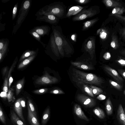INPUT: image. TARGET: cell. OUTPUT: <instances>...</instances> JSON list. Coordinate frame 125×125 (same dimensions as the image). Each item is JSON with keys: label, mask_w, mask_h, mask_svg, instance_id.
I'll return each mask as SVG.
<instances>
[{"label": "cell", "mask_w": 125, "mask_h": 125, "mask_svg": "<svg viewBox=\"0 0 125 125\" xmlns=\"http://www.w3.org/2000/svg\"><path fill=\"white\" fill-rule=\"evenodd\" d=\"M72 80L76 83L79 84L94 85L101 86L104 82L101 78L96 75L83 72L73 68L72 70Z\"/></svg>", "instance_id": "1"}, {"label": "cell", "mask_w": 125, "mask_h": 125, "mask_svg": "<svg viewBox=\"0 0 125 125\" xmlns=\"http://www.w3.org/2000/svg\"><path fill=\"white\" fill-rule=\"evenodd\" d=\"M9 42L1 50H0V61H1L8 50Z\"/></svg>", "instance_id": "30"}, {"label": "cell", "mask_w": 125, "mask_h": 125, "mask_svg": "<svg viewBox=\"0 0 125 125\" xmlns=\"http://www.w3.org/2000/svg\"><path fill=\"white\" fill-rule=\"evenodd\" d=\"M45 48L50 49L53 53L56 56H59V52L58 48L55 42L53 32L50 35V38L48 44Z\"/></svg>", "instance_id": "10"}, {"label": "cell", "mask_w": 125, "mask_h": 125, "mask_svg": "<svg viewBox=\"0 0 125 125\" xmlns=\"http://www.w3.org/2000/svg\"><path fill=\"white\" fill-rule=\"evenodd\" d=\"M83 88L84 92L91 97H94L92 89L87 85L86 84H83Z\"/></svg>", "instance_id": "29"}, {"label": "cell", "mask_w": 125, "mask_h": 125, "mask_svg": "<svg viewBox=\"0 0 125 125\" xmlns=\"http://www.w3.org/2000/svg\"><path fill=\"white\" fill-rule=\"evenodd\" d=\"M94 113L98 118L101 119H103L105 117V115L104 111L99 107H96L93 110Z\"/></svg>", "instance_id": "23"}, {"label": "cell", "mask_w": 125, "mask_h": 125, "mask_svg": "<svg viewBox=\"0 0 125 125\" xmlns=\"http://www.w3.org/2000/svg\"><path fill=\"white\" fill-rule=\"evenodd\" d=\"M13 92V90L12 88H10L8 91L7 98L8 101L9 102H11L14 99V97Z\"/></svg>", "instance_id": "31"}, {"label": "cell", "mask_w": 125, "mask_h": 125, "mask_svg": "<svg viewBox=\"0 0 125 125\" xmlns=\"http://www.w3.org/2000/svg\"><path fill=\"white\" fill-rule=\"evenodd\" d=\"M103 57L105 60H108L110 59L111 58V55L110 53L107 52L104 54Z\"/></svg>", "instance_id": "41"}, {"label": "cell", "mask_w": 125, "mask_h": 125, "mask_svg": "<svg viewBox=\"0 0 125 125\" xmlns=\"http://www.w3.org/2000/svg\"><path fill=\"white\" fill-rule=\"evenodd\" d=\"M111 47L113 48H114L115 47V42L114 41H112L111 42Z\"/></svg>", "instance_id": "50"}, {"label": "cell", "mask_w": 125, "mask_h": 125, "mask_svg": "<svg viewBox=\"0 0 125 125\" xmlns=\"http://www.w3.org/2000/svg\"><path fill=\"white\" fill-rule=\"evenodd\" d=\"M28 119L31 125H40L37 118V117L30 110L28 105Z\"/></svg>", "instance_id": "18"}, {"label": "cell", "mask_w": 125, "mask_h": 125, "mask_svg": "<svg viewBox=\"0 0 125 125\" xmlns=\"http://www.w3.org/2000/svg\"><path fill=\"white\" fill-rule=\"evenodd\" d=\"M38 12L53 15L58 18H61L63 15L64 10L60 4L54 2L45 6L40 9Z\"/></svg>", "instance_id": "3"}, {"label": "cell", "mask_w": 125, "mask_h": 125, "mask_svg": "<svg viewBox=\"0 0 125 125\" xmlns=\"http://www.w3.org/2000/svg\"><path fill=\"white\" fill-rule=\"evenodd\" d=\"M104 68V70L108 74L118 82L121 83L124 81L123 78L115 69L107 65H105Z\"/></svg>", "instance_id": "11"}, {"label": "cell", "mask_w": 125, "mask_h": 125, "mask_svg": "<svg viewBox=\"0 0 125 125\" xmlns=\"http://www.w3.org/2000/svg\"><path fill=\"white\" fill-rule=\"evenodd\" d=\"M50 115V111L49 108H46L44 112L42 118V125H45L48 120Z\"/></svg>", "instance_id": "22"}, {"label": "cell", "mask_w": 125, "mask_h": 125, "mask_svg": "<svg viewBox=\"0 0 125 125\" xmlns=\"http://www.w3.org/2000/svg\"><path fill=\"white\" fill-rule=\"evenodd\" d=\"M98 19L96 18L88 21L83 23V26L82 30L83 31L86 30L93 26L98 21Z\"/></svg>", "instance_id": "21"}, {"label": "cell", "mask_w": 125, "mask_h": 125, "mask_svg": "<svg viewBox=\"0 0 125 125\" xmlns=\"http://www.w3.org/2000/svg\"><path fill=\"white\" fill-rule=\"evenodd\" d=\"M9 41L7 39L2 38L0 40V50H2Z\"/></svg>", "instance_id": "34"}, {"label": "cell", "mask_w": 125, "mask_h": 125, "mask_svg": "<svg viewBox=\"0 0 125 125\" xmlns=\"http://www.w3.org/2000/svg\"><path fill=\"white\" fill-rule=\"evenodd\" d=\"M50 93L55 94H63L64 93L62 90L59 89H54L51 91Z\"/></svg>", "instance_id": "38"}, {"label": "cell", "mask_w": 125, "mask_h": 125, "mask_svg": "<svg viewBox=\"0 0 125 125\" xmlns=\"http://www.w3.org/2000/svg\"><path fill=\"white\" fill-rule=\"evenodd\" d=\"M24 82V79L23 78L17 84L16 89V94L17 95H18L21 91L23 86Z\"/></svg>", "instance_id": "28"}, {"label": "cell", "mask_w": 125, "mask_h": 125, "mask_svg": "<svg viewBox=\"0 0 125 125\" xmlns=\"http://www.w3.org/2000/svg\"><path fill=\"white\" fill-rule=\"evenodd\" d=\"M124 94L125 95V90L124 91Z\"/></svg>", "instance_id": "53"}, {"label": "cell", "mask_w": 125, "mask_h": 125, "mask_svg": "<svg viewBox=\"0 0 125 125\" xmlns=\"http://www.w3.org/2000/svg\"><path fill=\"white\" fill-rule=\"evenodd\" d=\"M28 105L29 106L31 110L36 116L37 117L36 112L35 108L31 100L30 99H28Z\"/></svg>", "instance_id": "32"}, {"label": "cell", "mask_w": 125, "mask_h": 125, "mask_svg": "<svg viewBox=\"0 0 125 125\" xmlns=\"http://www.w3.org/2000/svg\"><path fill=\"white\" fill-rule=\"evenodd\" d=\"M0 96L1 97H7V93L4 92H1L0 94Z\"/></svg>", "instance_id": "47"}, {"label": "cell", "mask_w": 125, "mask_h": 125, "mask_svg": "<svg viewBox=\"0 0 125 125\" xmlns=\"http://www.w3.org/2000/svg\"><path fill=\"white\" fill-rule=\"evenodd\" d=\"M10 116L11 120L17 125H26L20 119L13 110L10 111Z\"/></svg>", "instance_id": "19"}, {"label": "cell", "mask_w": 125, "mask_h": 125, "mask_svg": "<svg viewBox=\"0 0 125 125\" xmlns=\"http://www.w3.org/2000/svg\"><path fill=\"white\" fill-rule=\"evenodd\" d=\"M76 35L75 34H74L72 35L71 36V38L72 39L74 42L76 41Z\"/></svg>", "instance_id": "48"}, {"label": "cell", "mask_w": 125, "mask_h": 125, "mask_svg": "<svg viewBox=\"0 0 125 125\" xmlns=\"http://www.w3.org/2000/svg\"><path fill=\"white\" fill-rule=\"evenodd\" d=\"M36 20L41 21L48 23L53 25H56L58 23V19L55 16L51 14L37 12L35 14Z\"/></svg>", "instance_id": "6"}, {"label": "cell", "mask_w": 125, "mask_h": 125, "mask_svg": "<svg viewBox=\"0 0 125 125\" xmlns=\"http://www.w3.org/2000/svg\"><path fill=\"white\" fill-rule=\"evenodd\" d=\"M21 98H19L16 101L14 105V108L19 117L25 123L26 122L22 114V106L21 103Z\"/></svg>", "instance_id": "14"}, {"label": "cell", "mask_w": 125, "mask_h": 125, "mask_svg": "<svg viewBox=\"0 0 125 125\" xmlns=\"http://www.w3.org/2000/svg\"></svg>", "instance_id": "54"}, {"label": "cell", "mask_w": 125, "mask_h": 125, "mask_svg": "<svg viewBox=\"0 0 125 125\" xmlns=\"http://www.w3.org/2000/svg\"><path fill=\"white\" fill-rule=\"evenodd\" d=\"M9 81L8 79L6 78H5L4 80L3 86V92L7 93L8 91V83Z\"/></svg>", "instance_id": "37"}, {"label": "cell", "mask_w": 125, "mask_h": 125, "mask_svg": "<svg viewBox=\"0 0 125 125\" xmlns=\"http://www.w3.org/2000/svg\"><path fill=\"white\" fill-rule=\"evenodd\" d=\"M86 84L92 89L93 93L95 95H99L103 93V90L100 88L92 85Z\"/></svg>", "instance_id": "27"}, {"label": "cell", "mask_w": 125, "mask_h": 125, "mask_svg": "<svg viewBox=\"0 0 125 125\" xmlns=\"http://www.w3.org/2000/svg\"><path fill=\"white\" fill-rule=\"evenodd\" d=\"M101 30V29H99L97 31L96 33L97 35L99 34L100 33V32Z\"/></svg>", "instance_id": "51"}, {"label": "cell", "mask_w": 125, "mask_h": 125, "mask_svg": "<svg viewBox=\"0 0 125 125\" xmlns=\"http://www.w3.org/2000/svg\"><path fill=\"white\" fill-rule=\"evenodd\" d=\"M116 118L121 125H125V114L122 105H119L116 114Z\"/></svg>", "instance_id": "13"}, {"label": "cell", "mask_w": 125, "mask_h": 125, "mask_svg": "<svg viewBox=\"0 0 125 125\" xmlns=\"http://www.w3.org/2000/svg\"><path fill=\"white\" fill-rule=\"evenodd\" d=\"M117 62L122 66H125V60L121 59L117 61Z\"/></svg>", "instance_id": "42"}, {"label": "cell", "mask_w": 125, "mask_h": 125, "mask_svg": "<svg viewBox=\"0 0 125 125\" xmlns=\"http://www.w3.org/2000/svg\"><path fill=\"white\" fill-rule=\"evenodd\" d=\"M13 81V79L11 76H10L9 79V83H8V87L9 89L10 88V87L11 84Z\"/></svg>", "instance_id": "46"}, {"label": "cell", "mask_w": 125, "mask_h": 125, "mask_svg": "<svg viewBox=\"0 0 125 125\" xmlns=\"http://www.w3.org/2000/svg\"><path fill=\"white\" fill-rule=\"evenodd\" d=\"M21 103L22 107H24L25 106V102L24 100L21 99Z\"/></svg>", "instance_id": "49"}, {"label": "cell", "mask_w": 125, "mask_h": 125, "mask_svg": "<svg viewBox=\"0 0 125 125\" xmlns=\"http://www.w3.org/2000/svg\"><path fill=\"white\" fill-rule=\"evenodd\" d=\"M77 100L84 107L92 108L96 104L95 99L83 94H78L76 96Z\"/></svg>", "instance_id": "7"}, {"label": "cell", "mask_w": 125, "mask_h": 125, "mask_svg": "<svg viewBox=\"0 0 125 125\" xmlns=\"http://www.w3.org/2000/svg\"><path fill=\"white\" fill-rule=\"evenodd\" d=\"M58 81L56 78L51 76L46 73L37 79L35 83L38 84L42 85L54 83Z\"/></svg>", "instance_id": "9"}, {"label": "cell", "mask_w": 125, "mask_h": 125, "mask_svg": "<svg viewBox=\"0 0 125 125\" xmlns=\"http://www.w3.org/2000/svg\"><path fill=\"white\" fill-rule=\"evenodd\" d=\"M116 12V9L115 8L112 11V13L113 14L115 13Z\"/></svg>", "instance_id": "52"}, {"label": "cell", "mask_w": 125, "mask_h": 125, "mask_svg": "<svg viewBox=\"0 0 125 125\" xmlns=\"http://www.w3.org/2000/svg\"><path fill=\"white\" fill-rule=\"evenodd\" d=\"M48 90L47 89L43 88L39 90H35L33 91V93L37 94H41L46 92Z\"/></svg>", "instance_id": "39"}, {"label": "cell", "mask_w": 125, "mask_h": 125, "mask_svg": "<svg viewBox=\"0 0 125 125\" xmlns=\"http://www.w3.org/2000/svg\"><path fill=\"white\" fill-rule=\"evenodd\" d=\"M105 109L108 115H111L113 114V106L110 97L107 99L105 102Z\"/></svg>", "instance_id": "20"}, {"label": "cell", "mask_w": 125, "mask_h": 125, "mask_svg": "<svg viewBox=\"0 0 125 125\" xmlns=\"http://www.w3.org/2000/svg\"><path fill=\"white\" fill-rule=\"evenodd\" d=\"M29 32L33 37L40 42L43 46V47H46V44L41 41V36L38 34L34 31L32 30L31 29L29 31Z\"/></svg>", "instance_id": "24"}, {"label": "cell", "mask_w": 125, "mask_h": 125, "mask_svg": "<svg viewBox=\"0 0 125 125\" xmlns=\"http://www.w3.org/2000/svg\"><path fill=\"white\" fill-rule=\"evenodd\" d=\"M18 2H17L14 6L13 8L12 14V20H14L16 16L17 11L18 10Z\"/></svg>", "instance_id": "35"}, {"label": "cell", "mask_w": 125, "mask_h": 125, "mask_svg": "<svg viewBox=\"0 0 125 125\" xmlns=\"http://www.w3.org/2000/svg\"><path fill=\"white\" fill-rule=\"evenodd\" d=\"M94 7L92 6L88 9H83L73 17V21H76L82 20L95 15L97 14V11Z\"/></svg>", "instance_id": "5"}, {"label": "cell", "mask_w": 125, "mask_h": 125, "mask_svg": "<svg viewBox=\"0 0 125 125\" xmlns=\"http://www.w3.org/2000/svg\"><path fill=\"white\" fill-rule=\"evenodd\" d=\"M73 66L80 69L84 70H91L94 69L93 65L91 64L84 62H71Z\"/></svg>", "instance_id": "15"}, {"label": "cell", "mask_w": 125, "mask_h": 125, "mask_svg": "<svg viewBox=\"0 0 125 125\" xmlns=\"http://www.w3.org/2000/svg\"><path fill=\"white\" fill-rule=\"evenodd\" d=\"M55 41L59 50V53L62 56L64 54L65 46L70 47L69 44L63 36L61 34L58 27L54 25L52 26Z\"/></svg>", "instance_id": "4"}, {"label": "cell", "mask_w": 125, "mask_h": 125, "mask_svg": "<svg viewBox=\"0 0 125 125\" xmlns=\"http://www.w3.org/2000/svg\"><path fill=\"white\" fill-rule=\"evenodd\" d=\"M106 98V96L103 94H99L98 96H97L96 98L100 100H104Z\"/></svg>", "instance_id": "43"}, {"label": "cell", "mask_w": 125, "mask_h": 125, "mask_svg": "<svg viewBox=\"0 0 125 125\" xmlns=\"http://www.w3.org/2000/svg\"><path fill=\"white\" fill-rule=\"evenodd\" d=\"M37 51L27 50L25 51L21 56L19 60L20 61L24 59L36 54Z\"/></svg>", "instance_id": "25"}, {"label": "cell", "mask_w": 125, "mask_h": 125, "mask_svg": "<svg viewBox=\"0 0 125 125\" xmlns=\"http://www.w3.org/2000/svg\"><path fill=\"white\" fill-rule=\"evenodd\" d=\"M35 55L28 57L24 60L19 64L18 68V69L22 68L29 64L34 59L35 56Z\"/></svg>", "instance_id": "26"}, {"label": "cell", "mask_w": 125, "mask_h": 125, "mask_svg": "<svg viewBox=\"0 0 125 125\" xmlns=\"http://www.w3.org/2000/svg\"><path fill=\"white\" fill-rule=\"evenodd\" d=\"M74 112L75 115L80 118L86 121L89 120L79 105L76 104H75L74 107Z\"/></svg>", "instance_id": "16"}, {"label": "cell", "mask_w": 125, "mask_h": 125, "mask_svg": "<svg viewBox=\"0 0 125 125\" xmlns=\"http://www.w3.org/2000/svg\"><path fill=\"white\" fill-rule=\"evenodd\" d=\"M88 6L83 7L80 6H73L69 9L66 14L67 17L76 15L80 13L83 9L86 8Z\"/></svg>", "instance_id": "17"}, {"label": "cell", "mask_w": 125, "mask_h": 125, "mask_svg": "<svg viewBox=\"0 0 125 125\" xmlns=\"http://www.w3.org/2000/svg\"><path fill=\"white\" fill-rule=\"evenodd\" d=\"M118 72L125 79V71L122 70H118Z\"/></svg>", "instance_id": "44"}, {"label": "cell", "mask_w": 125, "mask_h": 125, "mask_svg": "<svg viewBox=\"0 0 125 125\" xmlns=\"http://www.w3.org/2000/svg\"><path fill=\"white\" fill-rule=\"evenodd\" d=\"M50 29V27L48 25L37 26L31 29L42 37L45 35H48L49 34Z\"/></svg>", "instance_id": "12"}, {"label": "cell", "mask_w": 125, "mask_h": 125, "mask_svg": "<svg viewBox=\"0 0 125 125\" xmlns=\"http://www.w3.org/2000/svg\"><path fill=\"white\" fill-rule=\"evenodd\" d=\"M75 1L81 4H86L91 1L90 0H75Z\"/></svg>", "instance_id": "40"}, {"label": "cell", "mask_w": 125, "mask_h": 125, "mask_svg": "<svg viewBox=\"0 0 125 125\" xmlns=\"http://www.w3.org/2000/svg\"><path fill=\"white\" fill-rule=\"evenodd\" d=\"M0 120L3 124H6V120L4 113L1 106H0Z\"/></svg>", "instance_id": "36"}, {"label": "cell", "mask_w": 125, "mask_h": 125, "mask_svg": "<svg viewBox=\"0 0 125 125\" xmlns=\"http://www.w3.org/2000/svg\"><path fill=\"white\" fill-rule=\"evenodd\" d=\"M31 0H23L21 5L16 24L13 27L12 34H15L27 16L31 7Z\"/></svg>", "instance_id": "2"}, {"label": "cell", "mask_w": 125, "mask_h": 125, "mask_svg": "<svg viewBox=\"0 0 125 125\" xmlns=\"http://www.w3.org/2000/svg\"><path fill=\"white\" fill-rule=\"evenodd\" d=\"M95 41L93 36L88 37L85 41L84 47L85 50L90 54L92 59L94 57L95 51Z\"/></svg>", "instance_id": "8"}, {"label": "cell", "mask_w": 125, "mask_h": 125, "mask_svg": "<svg viewBox=\"0 0 125 125\" xmlns=\"http://www.w3.org/2000/svg\"><path fill=\"white\" fill-rule=\"evenodd\" d=\"M106 35L107 34L106 32H103L102 33H100V37L102 39H104L106 38Z\"/></svg>", "instance_id": "45"}, {"label": "cell", "mask_w": 125, "mask_h": 125, "mask_svg": "<svg viewBox=\"0 0 125 125\" xmlns=\"http://www.w3.org/2000/svg\"><path fill=\"white\" fill-rule=\"evenodd\" d=\"M109 82L116 89L119 90L122 89V87L121 85L111 80H109Z\"/></svg>", "instance_id": "33"}]
</instances>
